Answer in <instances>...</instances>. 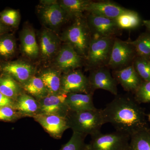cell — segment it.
<instances>
[{
  "label": "cell",
  "mask_w": 150,
  "mask_h": 150,
  "mask_svg": "<svg viewBox=\"0 0 150 150\" xmlns=\"http://www.w3.org/2000/svg\"><path fill=\"white\" fill-rule=\"evenodd\" d=\"M0 93L13 100H16L21 93L18 83L11 76L0 74Z\"/></svg>",
  "instance_id": "cell-24"
},
{
  "label": "cell",
  "mask_w": 150,
  "mask_h": 150,
  "mask_svg": "<svg viewBox=\"0 0 150 150\" xmlns=\"http://www.w3.org/2000/svg\"><path fill=\"white\" fill-rule=\"evenodd\" d=\"M135 70L144 81H150V61L148 59L137 56L133 63Z\"/></svg>",
  "instance_id": "cell-29"
},
{
  "label": "cell",
  "mask_w": 150,
  "mask_h": 150,
  "mask_svg": "<svg viewBox=\"0 0 150 150\" xmlns=\"http://www.w3.org/2000/svg\"><path fill=\"white\" fill-rule=\"evenodd\" d=\"M88 25L93 37L114 38L120 31L115 19L90 14Z\"/></svg>",
  "instance_id": "cell-9"
},
{
  "label": "cell",
  "mask_w": 150,
  "mask_h": 150,
  "mask_svg": "<svg viewBox=\"0 0 150 150\" xmlns=\"http://www.w3.org/2000/svg\"><path fill=\"white\" fill-rule=\"evenodd\" d=\"M113 77L124 90L134 94L143 82L133 64L126 68L113 71Z\"/></svg>",
  "instance_id": "cell-15"
},
{
  "label": "cell",
  "mask_w": 150,
  "mask_h": 150,
  "mask_svg": "<svg viewBox=\"0 0 150 150\" xmlns=\"http://www.w3.org/2000/svg\"><path fill=\"white\" fill-rule=\"evenodd\" d=\"M16 43L14 38L10 34L0 35V59H8L15 53Z\"/></svg>",
  "instance_id": "cell-28"
},
{
  "label": "cell",
  "mask_w": 150,
  "mask_h": 150,
  "mask_svg": "<svg viewBox=\"0 0 150 150\" xmlns=\"http://www.w3.org/2000/svg\"><path fill=\"white\" fill-rule=\"evenodd\" d=\"M149 61H150V58L149 59Z\"/></svg>",
  "instance_id": "cell-38"
},
{
  "label": "cell",
  "mask_w": 150,
  "mask_h": 150,
  "mask_svg": "<svg viewBox=\"0 0 150 150\" xmlns=\"http://www.w3.org/2000/svg\"><path fill=\"white\" fill-rule=\"evenodd\" d=\"M126 150H150V128L145 127L130 136Z\"/></svg>",
  "instance_id": "cell-21"
},
{
  "label": "cell",
  "mask_w": 150,
  "mask_h": 150,
  "mask_svg": "<svg viewBox=\"0 0 150 150\" xmlns=\"http://www.w3.org/2000/svg\"><path fill=\"white\" fill-rule=\"evenodd\" d=\"M105 123L131 136L148 126L144 108L130 95H117L102 109Z\"/></svg>",
  "instance_id": "cell-1"
},
{
  "label": "cell",
  "mask_w": 150,
  "mask_h": 150,
  "mask_svg": "<svg viewBox=\"0 0 150 150\" xmlns=\"http://www.w3.org/2000/svg\"><path fill=\"white\" fill-rule=\"evenodd\" d=\"M91 137L87 150H126L130 139L129 135L118 131L106 134L100 131Z\"/></svg>",
  "instance_id": "cell-5"
},
{
  "label": "cell",
  "mask_w": 150,
  "mask_h": 150,
  "mask_svg": "<svg viewBox=\"0 0 150 150\" xmlns=\"http://www.w3.org/2000/svg\"><path fill=\"white\" fill-rule=\"evenodd\" d=\"M68 125L73 132L91 136L100 132L105 124L102 109L86 110L81 112L70 111L67 117Z\"/></svg>",
  "instance_id": "cell-2"
},
{
  "label": "cell",
  "mask_w": 150,
  "mask_h": 150,
  "mask_svg": "<svg viewBox=\"0 0 150 150\" xmlns=\"http://www.w3.org/2000/svg\"><path fill=\"white\" fill-rule=\"evenodd\" d=\"M143 23L148 29L150 30V20L143 21Z\"/></svg>",
  "instance_id": "cell-36"
},
{
  "label": "cell",
  "mask_w": 150,
  "mask_h": 150,
  "mask_svg": "<svg viewBox=\"0 0 150 150\" xmlns=\"http://www.w3.org/2000/svg\"><path fill=\"white\" fill-rule=\"evenodd\" d=\"M92 92L88 78L79 70L65 73L62 77L61 93L67 95L70 93H88ZM93 93V92H92Z\"/></svg>",
  "instance_id": "cell-7"
},
{
  "label": "cell",
  "mask_w": 150,
  "mask_h": 150,
  "mask_svg": "<svg viewBox=\"0 0 150 150\" xmlns=\"http://www.w3.org/2000/svg\"><path fill=\"white\" fill-rule=\"evenodd\" d=\"M115 20L120 30L136 29L143 23L138 13L129 9L119 15Z\"/></svg>",
  "instance_id": "cell-25"
},
{
  "label": "cell",
  "mask_w": 150,
  "mask_h": 150,
  "mask_svg": "<svg viewBox=\"0 0 150 150\" xmlns=\"http://www.w3.org/2000/svg\"><path fill=\"white\" fill-rule=\"evenodd\" d=\"M93 93H88L67 94L66 102L71 112H81L95 110L93 101Z\"/></svg>",
  "instance_id": "cell-17"
},
{
  "label": "cell",
  "mask_w": 150,
  "mask_h": 150,
  "mask_svg": "<svg viewBox=\"0 0 150 150\" xmlns=\"http://www.w3.org/2000/svg\"><path fill=\"white\" fill-rule=\"evenodd\" d=\"M7 28V26H6L0 21V35L5 34Z\"/></svg>",
  "instance_id": "cell-35"
},
{
  "label": "cell",
  "mask_w": 150,
  "mask_h": 150,
  "mask_svg": "<svg viewBox=\"0 0 150 150\" xmlns=\"http://www.w3.org/2000/svg\"><path fill=\"white\" fill-rule=\"evenodd\" d=\"M59 40L56 35L48 30L42 32L40 37V50L44 58L50 59L59 49Z\"/></svg>",
  "instance_id": "cell-19"
},
{
  "label": "cell",
  "mask_w": 150,
  "mask_h": 150,
  "mask_svg": "<svg viewBox=\"0 0 150 150\" xmlns=\"http://www.w3.org/2000/svg\"><path fill=\"white\" fill-rule=\"evenodd\" d=\"M91 1L88 0H62L58 2L69 17L81 18Z\"/></svg>",
  "instance_id": "cell-22"
},
{
  "label": "cell",
  "mask_w": 150,
  "mask_h": 150,
  "mask_svg": "<svg viewBox=\"0 0 150 150\" xmlns=\"http://www.w3.org/2000/svg\"><path fill=\"white\" fill-rule=\"evenodd\" d=\"M25 91L35 97L38 100L48 95V92L40 77L32 76L27 82L23 84Z\"/></svg>",
  "instance_id": "cell-26"
},
{
  "label": "cell",
  "mask_w": 150,
  "mask_h": 150,
  "mask_svg": "<svg viewBox=\"0 0 150 150\" xmlns=\"http://www.w3.org/2000/svg\"><path fill=\"white\" fill-rule=\"evenodd\" d=\"M128 9L110 1H91L87 9L90 14L115 19Z\"/></svg>",
  "instance_id": "cell-16"
},
{
  "label": "cell",
  "mask_w": 150,
  "mask_h": 150,
  "mask_svg": "<svg viewBox=\"0 0 150 150\" xmlns=\"http://www.w3.org/2000/svg\"><path fill=\"white\" fill-rule=\"evenodd\" d=\"M91 91L102 89L115 96L118 95V83L111 75L107 67L91 70L88 78Z\"/></svg>",
  "instance_id": "cell-8"
},
{
  "label": "cell",
  "mask_w": 150,
  "mask_h": 150,
  "mask_svg": "<svg viewBox=\"0 0 150 150\" xmlns=\"http://www.w3.org/2000/svg\"><path fill=\"white\" fill-rule=\"evenodd\" d=\"M35 35L33 30L30 28H25L21 34L22 50L30 58H35L39 54V47Z\"/></svg>",
  "instance_id": "cell-20"
},
{
  "label": "cell",
  "mask_w": 150,
  "mask_h": 150,
  "mask_svg": "<svg viewBox=\"0 0 150 150\" xmlns=\"http://www.w3.org/2000/svg\"><path fill=\"white\" fill-rule=\"evenodd\" d=\"M19 21V13L16 10L8 9L0 13V21L7 27H16Z\"/></svg>",
  "instance_id": "cell-31"
},
{
  "label": "cell",
  "mask_w": 150,
  "mask_h": 150,
  "mask_svg": "<svg viewBox=\"0 0 150 150\" xmlns=\"http://www.w3.org/2000/svg\"><path fill=\"white\" fill-rule=\"evenodd\" d=\"M134 98L138 103H150V81H143L134 93Z\"/></svg>",
  "instance_id": "cell-32"
},
{
  "label": "cell",
  "mask_w": 150,
  "mask_h": 150,
  "mask_svg": "<svg viewBox=\"0 0 150 150\" xmlns=\"http://www.w3.org/2000/svg\"><path fill=\"white\" fill-rule=\"evenodd\" d=\"M15 108L21 115L32 116L40 113L38 100L25 93H21L15 101Z\"/></svg>",
  "instance_id": "cell-18"
},
{
  "label": "cell",
  "mask_w": 150,
  "mask_h": 150,
  "mask_svg": "<svg viewBox=\"0 0 150 150\" xmlns=\"http://www.w3.org/2000/svg\"><path fill=\"white\" fill-rule=\"evenodd\" d=\"M67 95L48 94L47 96L38 100L40 104V113L54 114L67 118L70 110L66 102Z\"/></svg>",
  "instance_id": "cell-12"
},
{
  "label": "cell",
  "mask_w": 150,
  "mask_h": 150,
  "mask_svg": "<svg viewBox=\"0 0 150 150\" xmlns=\"http://www.w3.org/2000/svg\"><path fill=\"white\" fill-rule=\"evenodd\" d=\"M62 77L59 72L54 70H47L42 73L40 77L43 81L48 94L61 93Z\"/></svg>",
  "instance_id": "cell-23"
},
{
  "label": "cell",
  "mask_w": 150,
  "mask_h": 150,
  "mask_svg": "<svg viewBox=\"0 0 150 150\" xmlns=\"http://www.w3.org/2000/svg\"><path fill=\"white\" fill-rule=\"evenodd\" d=\"M33 118L55 139H61L65 131L69 128L67 118L59 115L38 114Z\"/></svg>",
  "instance_id": "cell-11"
},
{
  "label": "cell",
  "mask_w": 150,
  "mask_h": 150,
  "mask_svg": "<svg viewBox=\"0 0 150 150\" xmlns=\"http://www.w3.org/2000/svg\"><path fill=\"white\" fill-rule=\"evenodd\" d=\"M0 71L2 74L11 76L17 82L23 84L33 76L34 69L28 63L15 61L1 64Z\"/></svg>",
  "instance_id": "cell-13"
},
{
  "label": "cell",
  "mask_w": 150,
  "mask_h": 150,
  "mask_svg": "<svg viewBox=\"0 0 150 150\" xmlns=\"http://www.w3.org/2000/svg\"><path fill=\"white\" fill-rule=\"evenodd\" d=\"M114 38H92L86 59L91 70L107 67Z\"/></svg>",
  "instance_id": "cell-4"
},
{
  "label": "cell",
  "mask_w": 150,
  "mask_h": 150,
  "mask_svg": "<svg viewBox=\"0 0 150 150\" xmlns=\"http://www.w3.org/2000/svg\"><path fill=\"white\" fill-rule=\"evenodd\" d=\"M92 38L87 23L80 18L65 31L63 38L80 56L86 58Z\"/></svg>",
  "instance_id": "cell-3"
},
{
  "label": "cell",
  "mask_w": 150,
  "mask_h": 150,
  "mask_svg": "<svg viewBox=\"0 0 150 150\" xmlns=\"http://www.w3.org/2000/svg\"><path fill=\"white\" fill-rule=\"evenodd\" d=\"M137 56L134 46L129 41L115 38L107 67L114 71L128 67Z\"/></svg>",
  "instance_id": "cell-6"
},
{
  "label": "cell",
  "mask_w": 150,
  "mask_h": 150,
  "mask_svg": "<svg viewBox=\"0 0 150 150\" xmlns=\"http://www.w3.org/2000/svg\"><path fill=\"white\" fill-rule=\"evenodd\" d=\"M148 119H149V121L150 122V113L148 115Z\"/></svg>",
  "instance_id": "cell-37"
},
{
  "label": "cell",
  "mask_w": 150,
  "mask_h": 150,
  "mask_svg": "<svg viewBox=\"0 0 150 150\" xmlns=\"http://www.w3.org/2000/svg\"><path fill=\"white\" fill-rule=\"evenodd\" d=\"M39 13L43 22L52 28L59 27L69 18L58 2L53 1H43Z\"/></svg>",
  "instance_id": "cell-10"
},
{
  "label": "cell",
  "mask_w": 150,
  "mask_h": 150,
  "mask_svg": "<svg viewBox=\"0 0 150 150\" xmlns=\"http://www.w3.org/2000/svg\"><path fill=\"white\" fill-rule=\"evenodd\" d=\"M15 100L11 99L0 93V108L10 106L15 108Z\"/></svg>",
  "instance_id": "cell-34"
},
{
  "label": "cell",
  "mask_w": 150,
  "mask_h": 150,
  "mask_svg": "<svg viewBox=\"0 0 150 150\" xmlns=\"http://www.w3.org/2000/svg\"><path fill=\"white\" fill-rule=\"evenodd\" d=\"M81 57L72 46L67 43L57 54L56 65L59 70L65 73L68 72L81 67Z\"/></svg>",
  "instance_id": "cell-14"
},
{
  "label": "cell",
  "mask_w": 150,
  "mask_h": 150,
  "mask_svg": "<svg viewBox=\"0 0 150 150\" xmlns=\"http://www.w3.org/2000/svg\"><path fill=\"white\" fill-rule=\"evenodd\" d=\"M85 135L73 132L72 136L60 150H87V144L85 142Z\"/></svg>",
  "instance_id": "cell-30"
},
{
  "label": "cell",
  "mask_w": 150,
  "mask_h": 150,
  "mask_svg": "<svg viewBox=\"0 0 150 150\" xmlns=\"http://www.w3.org/2000/svg\"><path fill=\"white\" fill-rule=\"evenodd\" d=\"M21 115L15 108L10 106L0 108V121L13 122Z\"/></svg>",
  "instance_id": "cell-33"
},
{
  "label": "cell",
  "mask_w": 150,
  "mask_h": 150,
  "mask_svg": "<svg viewBox=\"0 0 150 150\" xmlns=\"http://www.w3.org/2000/svg\"><path fill=\"white\" fill-rule=\"evenodd\" d=\"M134 46L137 56L149 59L150 58V33H142L137 39L129 41Z\"/></svg>",
  "instance_id": "cell-27"
}]
</instances>
